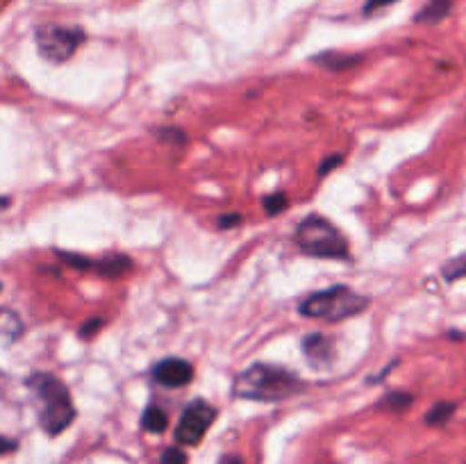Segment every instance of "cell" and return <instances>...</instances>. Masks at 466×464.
<instances>
[{"label":"cell","instance_id":"7a4b0ae2","mask_svg":"<svg viewBox=\"0 0 466 464\" xmlns=\"http://www.w3.org/2000/svg\"><path fill=\"white\" fill-rule=\"evenodd\" d=\"M39 400V426L48 437H59L76 421V405L71 391L53 373L36 371L25 380Z\"/></svg>","mask_w":466,"mask_h":464},{"label":"cell","instance_id":"277c9868","mask_svg":"<svg viewBox=\"0 0 466 464\" xmlns=\"http://www.w3.org/2000/svg\"><path fill=\"white\" fill-rule=\"evenodd\" d=\"M294 241L300 253L319 259H346L349 257V239L344 232L323 218L321 214H309L299 223L294 232Z\"/></svg>","mask_w":466,"mask_h":464},{"label":"cell","instance_id":"44dd1931","mask_svg":"<svg viewBox=\"0 0 466 464\" xmlns=\"http://www.w3.org/2000/svg\"><path fill=\"white\" fill-rule=\"evenodd\" d=\"M341 162H344V157H341V155H330V157H328V159H323L321 166H319V177L328 176V173H330L332 168L339 166Z\"/></svg>","mask_w":466,"mask_h":464},{"label":"cell","instance_id":"d6986e66","mask_svg":"<svg viewBox=\"0 0 466 464\" xmlns=\"http://www.w3.org/2000/svg\"><path fill=\"white\" fill-rule=\"evenodd\" d=\"M155 135L159 136V141H168V144H182L185 141V135L176 127H159V130H155Z\"/></svg>","mask_w":466,"mask_h":464},{"label":"cell","instance_id":"8992f818","mask_svg":"<svg viewBox=\"0 0 466 464\" xmlns=\"http://www.w3.org/2000/svg\"><path fill=\"white\" fill-rule=\"evenodd\" d=\"M214 419H217V408H212L208 400L196 398L182 412L180 423L176 428V441L180 446H198L203 437L208 435Z\"/></svg>","mask_w":466,"mask_h":464},{"label":"cell","instance_id":"9a60e30c","mask_svg":"<svg viewBox=\"0 0 466 464\" xmlns=\"http://www.w3.org/2000/svg\"><path fill=\"white\" fill-rule=\"evenodd\" d=\"M441 277H444L446 282L464 280L466 277V253L455 255V257H451L449 262L441 264Z\"/></svg>","mask_w":466,"mask_h":464},{"label":"cell","instance_id":"603a6c76","mask_svg":"<svg viewBox=\"0 0 466 464\" xmlns=\"http://www.w3.org/2000/svg\"><path fill=\"white\" fill-rule=\"evenodd\" d=\"M394 3H396V0H367V5H364V12L373 14L376 9L390 7V5H394Z\"/></svg>","mask_w":466,"mask_h":464},{"label":"cell","instance_id":"8fae6325","mask_svg":"<svg viewBox=\"0 0 466 464\" xmlns=\"http://www.w3.org/2000/svg\"><path fill=\"white\" fill-rule=\"evenodd\" d=\"M312 62L321 64V66L328 68V71H349V68H353L355 64L362 62V57H360V55L328 50V53H321L317 55V57H312Z\"/></svg>","mask_w":466,"mask_h":464},{"label":"cell","instance_id":"52a82bcc","mask_svg":"<svg viewBox=\"0 0 466 464\" xmlns=\"http://www.w3.org/2000/svg\"><path fill=\"white\" fill-rule=\"evenodd\" d=\"M57 257L62 259L64 264H68L76 271H91L98 273V276L105 277H121L126 273L132 271V259L127 255L121 253H109L105 257H86V255L80 253H66V250H57Z\"/></svg>","mask_w":466,"mask_h":464},{"label":"cell","instance_id":"ba28073f","mask_svg":"<svg viewBox=\"0 0 466 464\" xmlns=\"http://www.w3.org/2000/svg\"><path fill=\"white\" fill-rule=\"evenodd\" d=\"M153 380L164 387H185L194 380V367L182 358L159 359L153 367Z\"/></svg>","mask_w":466,"mask_h":464},{"label":"cell","instance_id":"9c48e42d","mask_svg":"<svg viewBox=\"0 0 466 464\" xmlns=\"http://www.w3.org/2000/svg\"><path fill=\"white\" fill-rule=\"evenodd\" d=\"M303 353L308 358V364L317 371L332 367L335 362V341L330 337L321 335V332H309L303 337Z\"/></svg>","mask_w":466,"mask_h":464},{"label":"cell","instance_id":"ffe728a7","mask_svg":"<svg viewBox=\"0 0 466 464\" xmlns=\"http://www.w3.org/2000/svg\"><path fill=\"white\" fill-rule=\"evenodd\" d=\"M103 326H105V318H100V317L89 318V321H85V326L80 328V337L82 339H91V337H94Z\"/></svg>","mask_w":466,"mask_h":464},{"label":"cell","instance_id":"30bf717a","mask_svg":"<svg viewBox=\"0 0 466 464\" xmlns=\"http://www.w3.org/2000/svg\"><path fill=\"white\" fill-rule=\"evenodd\" d=\"M453 9V0H428L414 16V23H423V25H437L444 21Z\"/></svg>","mask_w":466,"mask_h":464},{"label":"cell","instance_id":"6da1fadb","mask_svg":"<svg viewBox=\"0 0 466 464\" xmlns=\"http://www.w3.org/2000/svg\"><path fill=\"white\" fill-rule=\"evenodd\" d=\"M305 382L299 373L278 364H250L232 382V394L244 400H258V403H280L291 398L305 389Z\"/></svg>","mask_w":466,"mask_h":464},{"label":"cell","instance_id":"4316f807","mask_svg":"<svg viewBox=\"0 0 466 464\" xmlns=\"http://www.w3.org/2000/svg\"><path fill=\"white\" fill-rule=\"evenodd\" d=\"M0 289H3V285H0Z\"/></svg>","mask_w":466,"mask_h":464},{"label":"cell","instance_id":"cb8c5ba5","mask_svg":"<svg viewBox=\"0 0 466 464\" xmlns=\"http://www.w3.org/2000/svg\"><path fill=\"white\" fill-rule=\"evenodd\" d=\"M18 449L16 439H9V437L0 435V455H9Z\"/></svg>","mask_w":466,"mask_h":464},{"label":"cell","instance_id":"4fadbf2b","mask_svg":"<svg viewBox=\"0 0 466 464\" xmlns=\"http://www.w3.org/2000/svg\"><path fill=\"white\" fill-rule=\"evenodd\" d=\"M141 426H144L146 432H153V435H159V432L167 430L168 414L164 412L162 408H157V405H150V408H146L144 419H141Z\"/></svg>","mask_w":466,"mask_h":464},{"label":"cell","instance_id":"5bb4252c","mask_svg":"<svg viewBox=\"0 0 466 464\" xmlns=\"http://www.w3.org/2000/svg\"><path fill=\"white\" fill-rule=\"evenodd\" d=\"M412 403H414V396L408 394V391H390V394L378 403V408L387 409V412L400 414L405 412V409L412 408Z\"/></svg>","mask_w":466,"mask_h":464},{"label":"cell","instance_id":"ac0fdd59","mask_svg":"<svg viewBox=\"0 0 466 464\" xmlns=\"http://www.w3.org/2000/svg\"><path fill=\"white\" fill-rule=\"evenodd\" d=\"M162 464H187V453L180 446H168L162 453Z\"/></svg>","mask_w":466,"mask_h":464},{"label":"cell","instance_id":"2e32d148","mask_svg":"<svg viewBox=\"0 0 466 464\" xmlns=\"http://www.w3.org/2000/svg\"><path fill=\"white\" fill-rule=\"evenodd\" d=\"M0 332L7 335L9 339H16L23 332L21 318H18L12 309H0Z\"/></svg>","mask_w":466,"mask_h":464},{"label":"cell","instance_id":"7402d4cb","mask_svg":"<svg viewBox=\"0 0 466 464\" xmlns=\"http://www.w3.org/2000/svg\"><path fill=\"white\" fill-rule=\"evenodd\" d=\"M241 223V214L239 212H228V214H221V218H218V227L221 230H228V227H235Z\"/></svg>","mask_w":466,"mask_h":464},{"label":"cell","instance_id":"484cf974","mask_svg":"<svg viewBox=\"0 0 466 464\" xmlns=\"http://www.w3.org/2000/svg\"><path fill=\"white\" fill-rule=\"evenodd\" d=\"M5 207H9V198H3V196H0V209Z\"/></svg>","mask_w":466,"mask_h":464},{"label":"cell","instance_id":"5b68a950","mask_svg":"<svg viewBox=\"0 0 466 464\" xmlns=\"http://www.w3.org/2000/svg\"><path fill=\"white\" fill-rule=\"evenodd\" d=\"M86 41V32L80 25H57L46 23L35 30V44L41 57L50 64H64L77 53Z\"/></svg>","mask_w":466,"mask_h":464},{"label":"cell","instance_id":"d4e9b609","mask_svg":"<svg viewBox=\"0 0 466 464\" xmlns=\"http://www.w3.org/2000/svg\"><path fill=\"white\" fill-rule=\"evenodd\" d=\"M221 464H244V459L239 455H223Z\"/></svg>","mask_w":466,"mask_h":464},{"label":"cell","instance_id":"e0dca14e","mask_svg":"<svg viewBox=\"0 0 466 464\" xmlns=\"http://www.w3.org/2000/svg\"><path fill=\"white\" fill-rule=\"evenodd\" d=\"M262 205H264V212H267L268 217H278L282 209L289 207V200H287L285 194H273V196H267Z\"/></svg>","mask_w":466,"mask_h":464},{"label":"cell","instance_id":"7c38bea8","mask_svg":"<svg viewBox=\"0 0 466 464\" xmlns=\"http://www.w3.org/2000/svg\"><path fill=\"white\" fill-rule=\"evenodd\" d=\"M455 409H458V403H451V400H440V403L432 405L426 414V423L428 426H446V423L453 419Z\"/></svg>","mask_w":466,"mask_h":464},{"label":"cell","instance_id":"3957f363","mask_svg":"<svg viewBox=\"0 0 466 464\" xmlns=\"http://www.w3.org/2000/svg\"><path fill=\"white\" fill-rule=\"evenodd\" d=\"M369 308L364 294L350 289L349 285H332L330 289L314 291L299 303V312L308 318H323L328 323H339L353 318Z\"/></svg>","mask_w":466,"mask_h":464}]
</instances>
